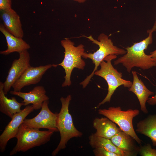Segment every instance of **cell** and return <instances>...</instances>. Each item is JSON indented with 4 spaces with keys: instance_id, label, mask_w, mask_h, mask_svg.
<instances>
[{
    "instance_id": "obj_1",
    "label": "cell",
    "mask_w": 156,
    "mask_h": 156,
    "mask_svg": "<svg viewBox=\"0 0 156 156\" xmlns=\"http://www.w3.org/2000/svg\"><path fill=\"white\" fill-rule=\"evenodd\" d=\"M147 32L148 36L145 39L125 48L126 53L114 61V64H122L129 73L134 67L145 70L156 66V62L153 60L151 55L146 54L144 51L153 41V33Z\"/></svg>"
},
{
    "instance_id": "obj_2",
    "label": "cell",
    "mask_w": 156,
    "mask_h": 156,
    "mask_svg": "<svg viewBox=\"0 0 156 156\" xmlns=\"http://www.w3.org/2000/svg\"><path fill=\"white\" fill-rule=\"evenodd\" d=\"M71 99L70 94L60 99L61 107L60 112L57 113L56 126L60 133V140L57 147L52 153L53 156H56L60 151L65 149L70 139L81 137L83 135L82 133L75 126L71 115L69 112V106Z\"/></svg>"
},
{
    "instance_id": "obj_3",
    "label": "cell",
    "mask_w": 156,
    "mask_h": 156,
    "mask_svg": "<svg viewBox=\"0 0 156 156\" xmlns=\"http://www.w3.org/2000/svg\"><path fill=\"white\" fill-rule=\"evenodd\" d=\"M84 36L92 41L93 43L98 45L99 48L93 53L84 52L82 56V57L86 59H90L95 65L94 68L92 73L87 76L80 83L83 88H86L89 83L95 72L97 70L98 67L106 57L110 55H124L127 52L125 50L114 46L112 40L104 34H100L98 37L97 40L94 39L92 36Z\"/></svg>"
},
{
    "instance_id": "obj_4",
    "label": "cell",
    "mask_w": 156,
    "mask_h": 156,
    "mask_svg": "<svg viewBox=\"0 0 156 156\" xmlns=\"http://www.w3.org/2000/svg\"><path fill=\"white\" fill-rule=\"evenodd\" d=\"M54 132L48 130L29 128L21 125L16 138V144L10 152V156L20 152H25L30 149L45 144L49 142Z\"/></svg>"
},
{
    "instance_id": "obj_5",
    "label": "cell",
    "mask_w": 156,
    "mask_h": 156,
    "mask_svg": "<svg viewBox=\"0 0 156 156\" xmlns=\"http://www.w3.org/2000/svg\"><path fill=\"white\" fill-rule=\"evenodd\" d=\"M61 44L64 48L65 52L64 59L58 64H53V67L58 66H62L64 69L65 75L62 87L70 86L71 83V76L73 70L76 68L83 70L86 66L85 61L81 58L84 53V46L80 44L77 47L74 43L68 38H65L61 41Z\"/></svg>"
},
{
    "instance_id": "obj_6",
    "label": "cell",
    "mask_w": 156,
    "mask_h": 156,
    "mask_svg": "<svg viewBox=\"0 0 156 156\" xmlns=\"http://www.w3.org/2000/svg\"><path fill=\"white\" fill-rule=\"evenodd\" d=\"M117 57L116 55H110L106 57L100 64L101 68L97 70L94 75L103 78L108 84V92L104 99L97 106L99 107L106 102H109L111 97L116 89L123 85L125 88H130L132 82L122 78V73L118 71L112 66L111 61Z\"/></svg>"
},
{
    "instance_id": "obj_7",
    "label": "cell",
    "mask_w": 156,
    "mask_h": 156,
    "mask_svg": "<svg viewBox=\"0 0 156 156\" xmlns=\"http://www.w3.org/2000/svg\"><path fill=\"white\" fill-rule=\"evenodd\" d=\"M98 112L117 125L122 131L130 135L138 144H142V141L137 135L133 124V118L140 113L139 110L129 109L123 111L120 106L111 107L107 109H100Z\"/></svg>"
},
{
    "instance_id": "obj_8",
    "label": "cell",
    "mask_w": 156,
    "mask_h": 156,
    "mask_svg": "<svg viewBox=\"0 0 156 156\" xmlns=\"http://www.w3.org/2000/svg\"><path fill=\"white\" fill-rule=\"evenodd\" d=\"M49 103V100L44 101L38 114L33 118H25L22 124L29 128L46 129L54 132L59 131L56 126L57 113H53L50 110Z\"/></svg>"
},
{
    "instance_id": "obj_9",
    "label": "cell",
    "mask_w": 156,
    "mask_h": 156,
    "mask_svg": "<svg viewBox=\"0 0 156 156\" xmlns=\"http://www.w3.org/2000/svg\"><path fill=\"white\" fill-rule=\"evenodd\" d=\"M32 105H27L19 112L14 114L0 136V151L4 152L8 141L16 138L20 126L26 117L34 110Z\"/></svg>"
},
{
    "instance_id": "obj_10",
    "label": "cell",
    "mask_w": 156,
    "mask_h": 156,
    "mask_svg": "<svg viewBox=\"0 0 156 156\" xmlns=\"http://www.w3.org/2000/svg\"><path fill=\"white\" fill-rule=\"evenodd\" d=\"M19 54V58L13 61L5 80L3 83V91L5 95L9 92L16 81L30 66V55L27 50Z\"/></svg>"
},
{
    "instance_id": "obj_11",
    "label": "cell",
    "mask_w": 156,
    "mask_h": 156,
    "mask_svg": "<svg viewBox=\"0 0 156 156\" xmlns=\"http://www.w3.org/2000/svg\"><path fill=\"white\" fill-rule=\"evenodd\" d=\"M52 67L51 64L36 67L30 66L13 84V90L20 92L25 86L38 83L47 71Z\"/></svg>"
},
{
    "instance_id": "obj_12",
    "label": "cell",
    "mask_w": 156,
    "mask_h": 156,
    "mask_svg": "<svg viewBox=\"0 0 156 156\" xmlns=\"http://www.w3.org/2000/svg\"><path fill=\"white\" fill-rule=\"evenodd\" d=\"M10 93L23 99V100L22 102L24 106L32 104L34 110L41 109L43 103L46 101H48L49 99L46 94L45 90L42 86H35L27 92L13 90L10 91Z\"/></svg>"
},
{
    "instance_id": "obj_13",
    "label": "cell",
    "mask_w": 156,
    "mask_h": 156,
    "mask_svg": "<svg viewBox=\"0 0 156 156\" xmlns=\"http://www.w3.org/2000/svg\"><path fill=\"white\" fill-rule=\"evenodd\" d=\"M3 25L10 33L16 37L23 38L24 32L20 17L12 8L0 11Z\"/></svg>"
},
{
    "instance_id": "obj_14",
    "label": "cell",
    "mask_w": 156,
    "mask_h": 156,
    "mask_svg": "<svg viewBox=\"0 0 156 156\" xmlns=\"http://www.w3.org/2000/svg\"><path fill=\"white\" fill-rule=\"evenodd\" d=\"M110 140L115 145L123 152L125 156H136L139 153L140 147L136 144L135 140L121 129Z\"/></svg>"
},
{
    "instance_id": "obj_15",
    "label": "cell",
    "mask_w": 156,
    "mask_h": 156,
    "mask_svg": "<svg viewBox=\"0 0 156 156\" xmlns=\"http://www.w3.org/2000/svg\"><path fill=\"white\" fill-rule=\"evenodd\" d=\"M133 80L131 87L128 88L129 91L134 93L139 101L140 109L144 114L148 113L146 107V103L150 96L153 95L154 93L146 87L141 79H140L135 71H132Z\"/></svg>"
},
{
    "instance_id": "obj_16",
    "label": "cell",
    "mask_w": 156,
    "mask_h": 156,
    "mask_svg": "<svg viewBox=\"0 0 156 156\" xmlns=\"http://www.w3.org/2000/svg\"><path fill=\"white\" fill-rule=\"evenodd\" d=\"M0 31L5 38L8 46L6 50L0 52L1 54L6 55L14 52L19 53L30 48V45L22 38L16 37L11 34L2 24L0 25Z\"/></svg>"
},
{
    "instance_id": "obj_17",
    "label": "cell",
    "mask_w": 156,
    "mask_h": 156,
    "mask_svg": "<svg viewBox=\"0 0 156 156\" xmlns=\"http://www.w3.org/2000/svg\"><path fill=\"white\" fill-rule=\"evenodd\" d=\"M93 126L96 130L95 135L110 139L120 130L116 124L105 117L95 118Z\"/></svg>"
},
{
    "instance_id": "obj_18",
    "label": "cell",
    "mask_w": 156,
    "mask_h": 156,
    "mask_svg": "<svg viewBox=\"0 0 156 156\" xmlns=\"http://www.w3.org/2000/svg\"><path fill=\"white\" fill-rule=\"evenodd\" d=\"M24 105L22 102L19 103L14 97L8 98L3 91V83L0 82V111L11 118L15 114L22 110L21 107Z\"/></svg>"
},
{
    "instance_id": "obj_19",
    "label": "cell",
    "mask_w": 156,
    "mask_h": 156,
    "mask_svg": "<svg viewBox=\"0 0 156 156\" xmlns=\"http://www.w3.org/2000/svg\"><path fill=\"white\" fill-rule=\"evenodd\" d=\"M136 131L149 137L153 146H156V114L150 115L136 125Z\"/></svg>"
},
{
    "instance_id": "obj_20",
    "label": "cell",
    "mask_w": 156,
    "mask_h": 156,
    "mask_svg": "<svg viewBox=\"0 0 156 156\" xmlns=\"http://www.w3.org/2000/svg\"><path fill=\"white\" fill-rule=\"evenodd\" d=\"M89 144L93 148H101L118 154L119 156H125L124 153L117 148L110 139L95 135L92 133L89 137Z\"/></svg>"
},
{
    "instance_id": "obj_21",
    "label": "cell",
    "mask_w": 156,
    "mask_h": 156,
    "mask_svg": "<svg viewBox=\"0 0 156 156\" xmlns=\"http://www.w3.org/2000/svg\"><path fill=\"white\" fill-rule=\"evenodd\" d=\"M139 153L142 156H156V149L152 148L151 144L148 143L140 147Z\"/></svg>"
},
{
    "instance_id": "obj_22",
    "label": "cell",
    "mask_w": 156,
    "mask_h": 156,
    "mask_svg": "<svg viewBox=\"0 0 156 156\" xmlns=\"http://www.w3.org/2000/svg\"><path fill=\"white\" fill-rule=\"evenodd\" d=\"M93 152L95 156H119L116 153L101 148H94Z\"/></svg>"
},
{
    "instance_id": "obj_23",
    "label": "cell",
    "mask_w": 156,
    "mask_h": 156,
    "mask_svg": "<svg viewBox=\"0 0 156 156\" xmlns=\"http://www.w3.org/2000/svg\"><path fill=\"white\" fill-rule=\"evenodd\" d=\"M11 0H0V11L12 8Z\"/></svg>"
},
{
    "instance_id": "obj_24",
    "label": "cell",
    "mask_w": 156,
    "mask_h": 156,
    "mask_svg": "<svg viewBox=\"0 0 156 156\" xmlns=\"http://www.w3.org/2000/svg\"><path fill=\"white\" fill-rule=\"evenodd\" d=\"M147 102L151 105H156V91L155 95L149 98Z\"/></svg>"
},
{
    "instance_id": "obj_25",
    "label": "cell",
    "mask_w": 156,
    "mask_h": 156,
    "mask_svg": "<svg viewBox=\"0 0 156 156\" xmlns=\"http://www.w3.org/2000/svg\"><path fill=\"white\" fill-rule=\"evenodd\" d=\"M156 31V14L155 17V20L154 23L152 27V28L148 30L147 31L151 32L153 33L154 32Z\"/></svg>"
},
{
    "instance_id": "obj_26",
    "label": "cell",
    "mask_w": 156,
    "mask_h": 156,
    "mask_svg": "<svg viewBox=\"0 0 156 156\" xmlns=\"http://www.w3.org/2000/svg\"><path fill=\"white\" fill-rule=\"evenodd\" d=\"M150 54L153 60L156 62V50L151 52Z\"/></svg>"
},
{
    "instance_id": "obj_27",
    "label": "cell",
    "mask_w": 156,
    "mask_h": 156,
    "mask_svg": "<svg viewBox=\"0 0 156 156\" xmlns=\"http://www.w3.org/2000/svg\"><path fill=\"white\" fill-rule=\"evenodd\" d=\"M75 1L78 2L79 3H82L85 2L87 0H73Z\"/></svg>"
}]
</instances>
